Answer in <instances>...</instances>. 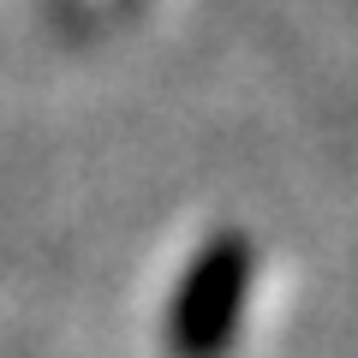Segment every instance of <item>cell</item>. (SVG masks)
<instances>
[{"instance_id":"obj_1","label":"cell","mask_w":358,"mask_h":358,"mask_svg":"<svg viewBox=\"0 0 358 358\" xmlns=\"http://www.w3.org/2000/svg\"><path fill=\"white\" fill-rule=\"evenodd\" d=\"M257 251L245 233L221 227L197 245V257L185 263L173 299H167L162 341L167 358H227L245 322V299H251Z\"/></svg>"}]
</instances>
